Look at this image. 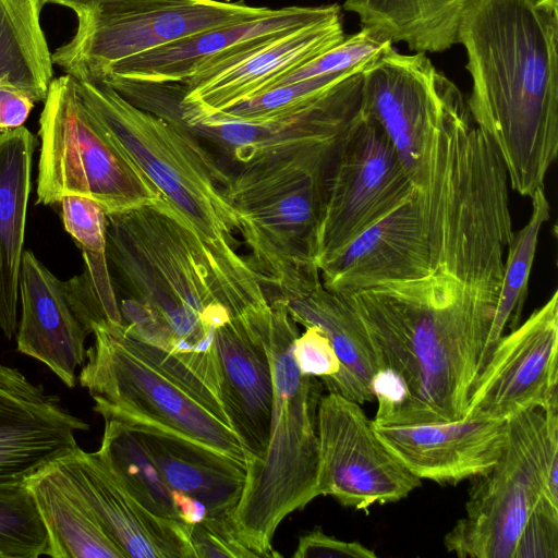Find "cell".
<instances>
[{"mask_svg": "<svg viewBox=\"0 0 558 558\" xmlns=\"http://www.w3.org/2000/svg\"><path fill=\"white\" fill-rule=\"evenodd\" d=\"M373 349L376 425L464 417L487 360L498 294L436 270L414 281L340 294Z\"/></svg>", "mask_w": 558, "mask_h": 558, "instance_id": "1", "label": "cell"}, {"mask_svg": "<svg viewBox=\"0 0 558 558\" xmlns=\"http://www.w3.org/2000/svg\"><path fill=\"white\" fill-rule=\"evenodd\" d=\"M472 80L468 107L509 186L531 197L558 155V8L474 0L458 34Z\"/></svg>", "mask_w": 558, "mask_h": 558, "instance_id": "2", "label": "cell"}, {"mask_svg": "<svg viewBox=\"0 0 558 558\" xmlns=\"http://www.w3.org/2000/svg\"><path fill=\"white\" fill-rule=\"evenodd\" d=\"M76 83L84 104L117 150L196 234L218 278L242 282L255 276L254 267L239 253L238 216L226 194L231 177L214 161L201 138L189 128L134 105L102 78Z\"/></svg>", "mask_w": 558, "mask_h": 558, "instance_id": "3", "label": "cell"}, {"mask_svg": "<svg viewBox=\"0 0 558 558\" xmlns=\"http://www.w3.org/2000/svg\"><path fill=\"white\" fill-rule=\"evenodd\" d=\"M470 481L464 515L444 537L449 553L558 557V409L510 417L500 458Z\"/></svg>", "mask_w": 558, "mask_h": 558, "instance_id": "4", "label": "cell"}, {"mask_svg": "<svg viewBox=\"0 0 558 558\" xmlns=\"http://www.w3.org/2000/svg\"><path fill=\"white\" fill-rule=\"evenodd\" d=\"M270 306L260 326L274 384L268 440L264 454L246 465L233 512L240 538L257 558L280 557L272 548L279 524L319 496L317 414L324 386L301 374L293 360L296 323L282 303Z\"/></svg>", "mask_w": 558, "mask_h": 558, "instance_id": "5", "label": "cell"}, {"mask_svg": "<svg viewBox=\"0 0 558 558\" xmlns=\"http://www.w3.org/2000/svg\"><path fill=\"white\" fill-rule=\"evenodd\" d=\"M107 216V260L122 288L196 348L232 315L213 262L165 199Z\"/></svg>", "mask_w": 558, "mask_h": 558, "instance_id": "6", "label": "cell"}, {"mask_svg": "<svg viewBox=\"0 0 558 558\" xmlns=\"http://www.w3.org/2000/svg\"><path fill=\"white\" fill-rule=\"evenodd\" d=\"M336 149L266 156L230 178L226 194L268 299L291 295L320 277L315 241Z\"/></svg>", "mask_w": 558, "mask_h": 558, "instance_id": "7", "label": "cell"}, {"mask_svg": "<svg viewBox=\"0 0 558 558\" xmlns=\"http://www.w3.org/2000/svg\"><path fill=\"white\" fill-rule=\"evenodd\" d=\"M78 381L105 420L155 425L245 465L251 460L230 425L198 395L149 357L122 323L92 327Z\"/></svg>", "mask_w": 558, "mask_h": 558, "instance_id": "8", "label": "cell"}, {"mask_svg": "<svg viewBox=\"0 0 558 558\" xmlns=\"http://www.w3.org/2000/svg\"><path fill=\"white\" fill-rule=\"evenodd\" d=\"M44 101L37 205L77 195L95 201L109 214L163 198L110 142L72 75L52 78Z\"/></svg>", "mask_w": 558, "mask_h": 558, "instance_id": "9", "label": "cell"}, {"mask_svg": "<svg viewBox=\"0 0 558 558\" xmlns=\"http://www.w3.org/2000/svg\"><path fill=\"white\" fill-rule=\"evenodd\" d=\"M272 10L222 0H174L134 8L84 7L74 11L77 28L73 38L51 59L76 80L100 78L119 61Z\"/></svg>", "mask_w": 558, "mask_h": 558, "instance_id": "10", "label": "cell"}, {"mask_svg": "<svg viewBox=\"0 0 558 558\" xmlns=\"http://www.w3.org/2000/svg\"><path fill=\"white\" fill-rule=\"evenodd\" d=\"M415 189L385 132L360 109L327 168L315 241L317 267L405 202Z\"/></svg>", "mask_w": 558, "mask_h": 558, "instance_id": "11", "label": "cell"}, {"mask_svg": "<svg viewBox=\"0 0 558 558\" xmlns=\"http://www.w3.org/2000/svg\"><path fill=\"white\" fill-rule=\"evenodd\" d=\"M318 494L367 511L407 498L422 485L381 442L361 404L323 395L317 414Z\"/></svg>", "mask_w": 558, "mask_h": 558, "instance_id": "12", "label": "cell"}, {"mask_svg": "<svg viewBox=\"0 0 558 558\" xmlns=\"http://www.w3.org/2000/svg\"><path fill=\"white\" fill-rule=\"evenodd\" d=\"M362 77L361 113L381 128L420 187L434 129L461 90L426 53L404 54L393 48Z\"/></svg>", "mask_w": 558, "mask_h": 558, "instance_id": "13", "label": "cell"}, {"mask_svg": "<svg viewBox=\"0 0 558 558\" xmlns=\"http://www.w3.org/2000/svg\"><path fill=\"white\" fill-rule=\"evenodd\" d=\"M558 409V291L497 341L472 389L464 417L508 421Z\"/></svg>", "mask_w": 558, "mask_h": 558, "instance_id": "14", "label": "cell"}, {"mask_svg": "<svg viewBox=\"0 0 558 558\" xmlns=\"http://www.w3.org/2000/svg\"><path fill=\"white\" fill-rule=\"evenodd\" d=\"M341 11L279 34L247 54L182 83L169 118L190 124L253 98L344 39Z\"/></svg>", "mask_w": 558, "mask_h": 558, "instance_id": "15", "label": "cell"}, {"mask_svg": "<svg viewBox=\"0 0 558 558\" xmlns=\"http://www.w3.org/2000/svg\"><path fill=\"white\" fill-rule=\"evenodd\" d=\"M341 10L337 3L274 9L269 14L201 32L113 63L100 78L143 85L184 83L259 41Z\"/></svg>", "mask_w": 558, "mask_h": 558, "instance_id": "16", "label": "cell"}, {"mask_svg": "<svg viewBox=\"0 0 558 558\" xmlns=\"http://www.w3.org/2000/svg\"><path fill=\"white\" fill-rule=\"evenodd\" d=\"M88 424L19 369L0 364V488L25 482L73 452Z\"/></svg>", "mask_w": 558, "mask_h": 558, "instance_id": "17", "label": "cell"}, {"mask_svg": "<svg viewBox=\"0 0 558 558\" xmlns=\"http://www.w3.org/2000/svg\"><path fill=\"white\" fill-rule=\"evenodd\" d=\"M319 270L323 286L338 294L429 276V243L416 189Z\"/></svg>", "mask_w": 558, "mask_h": 558, "instance_id": "18", "label": "cell"}, {"mask_svg": "<svg viewBox=\"0 0 558 558\" xmlns=\"http://www.w3.org/2000/svg\"><path fill=\"white\" fill-rule=\"evenodd\" d=\"M389 451L416 477L457 485L489 470L508 439V421L463 417L408 426L374 424Z\"/></svg>", "mask_w": 558, "mask_h": 558, "instance_id": "19", "label": "cell"}, {"mask_svg": "<svg viewBox=\"0 0 558 558\" xmlns=\"http://www.w3.org/2000/svg\"><path fill=\"white\" fill-rule=\"evenodd\" d=\"M270 310L232 317L214 338L222 408L251 460L264 454L272 412L271 367L260 335Z\"/></svg>", "mask_w": 558, "mask_h": 558, "instance_id": "20", "label": "cell"}, {"mask_svg": "<svg viewBox=\"0 0 558 558\" xmlns=\"http://www.w3.org/2000/svg\"><path fill=\"white\" fill-rule=\"evenodd\" d=\"M58 463L126 558H195L184 523L147 511L96 451L77 447Z\"/></svg>", "mask_w": 558, "mask_h": 558, "instance_id": "21", "label": "cell"}, {"mask_svg": "<svg viewBox=\"0 0 558 558\" xmlns=\"http://www.w3.org/2000/svg\"><path fill=\"white\" fill-rule=\"evenodd\" d=\"M17 350L44 363L69 388L86 359L88 335L69 302L64 281L32 251H24L19 280Z\"/></svg>", "mask_w": 558, "mask_h": 558, "instance_id": "22", "label": "cell"}, {"mask_svg": "<svg viewBox=\"0 0 558 558\" xmlns=\"http://www.w3.org/2000/svg\"><path fill=\"white\" fill-rule=\"evenodd\" d=\"M171 490L205 504L208 514L234 512L246 465L171 430L145 423H125Z\"/></svg>", "mask_w": 558, "mask_h": 558, "instance_id": "23", "label": "cell"}, {"mask_svg": "<svg viewBox=\"0 0 558 558\" xmlns=\"http://www.w3.org/2000/svg\"><path fill=\"white\" fill-rule=\"evenodd\" d=\"M36 138L25 126L0 133V330H17L19 280Z\"/></svg>", "mask_w": 558, "mask_h": 558, "instance_id": "24", "label": "cell"}, {"mask_svg": "<svg viewBox=\"0 0 558 558\" xmlns=\"http://www.w3.org/2000/svg\"><path fill=\"white\" fill-rule=\"evenodd\" d=\"M280 303L295 323L317 327L329 338L341 366L335 376L320 380L327 391L361 405L375 401L372 383L377 366L373 349L360 319L345 300L328 291L322 282Z\"/></svg>", "mask_w": 558, "mask_h": 558, "instance_id": "25", "label": "cell"}, {"mask_svg": "<svg viewBox=\"0 0 558 558\" xmlns=\"http://www.w3.org/2000/svg\"><path fill=\"white\" fill-rule=\"evenodd\" d=\"M48 534L52 558H126L80 496L58 460L25 482Z\"/></svg>", "mask_w": 558, "mask_h": 558, "instance_id": "26", "label": "cell"}, {"mask_svg": "<svg viewBox=\"0 0 558 558\" xmlns=\"http://www.w3.org/2000/svg\"><path fill=\"white\" fill-rule=\"evenodd\" d=\"M474 0H345L363 26L414 52H442L458 44L462 19Z\"/></svg>", "mask_w": 558, "mask_h": 558, "instance_id": "27", "label": "cell"}, {"mask_svg": "<svg viewBox=\"0 0 558 558\" xmlns=\"http://www.w3.org/2000/svg\"><path fill=\"white\" fill-rule=\"evenodd\" d=\"M41 0H0V85L46 98L52 59L40 25Z\"/></svg>", "mask_w": 558, "mask_h": 558, "instance_id": "28", "label": "cell"}, {"mask_svg": "<svg viewBox=\"0 0 558 558\" xmlns=\"http://www.w3.org/2000/svg\"><path fill=\"white\" fill-rule=\"evenodd\" d=\"M96 452L126 492L147 511L160 518L180 520L172 500V490L124 422L105 420L101 442Z\"/></svg>", "mask_w": 558, "mask_h": 558, "instance_id": "29", "label": "cell"}, {"mask_svg": "<svg viewBox=\"0 0 558 558\" xmlns=\"http://www.w3.org/2000/svg\"><path fill=\"white\" fill-rule=\"evenodd\" d=\"M531 201L532 213L526 225L513 233L507 246L501 288L487 342V357L506 329L511 330L520 324L538 238L550 218V205L544 186L532 194Z\"/></svg>", "mask_w": 558, "mask_h": 558, "instance_id": "30", "label": "cell"}, {"mask_svg": "<svg viewBox=\"0 0 558 558\" xmlns=\"http://www.w3.org/2000/svg\"><path fill=\"white\" fill-rule=\"evenodd\" d=\"M45 524L25 484L0 488V558L47 556Z\"/></svg>", "mask_w": 558, "mask_h": 558, "instance_id": "31", "label": "cell"}, {"mask_svg": "<svg viewBox=\"0 0 558 558\" xmlns=\"http://www.w3.org/2000/svg\"><path fill=\"white\" fill-rule=\"evenodd\" d=\"M392 44L384 33L362 26L357 33L284 75L272 88L320 75L362 72L392 49Z\"/></svg>", "mask_w": 558, "mask_h": 558, "instance_id": "32", "label": "cell"}, {"mask_svg": "<svg viewBox=\"0 0 558 558\" xmlns=\"http://www.w3.org/2000/svg\"><path fill=\"white\" fill-rule=\"evenodd\" d=\"M184 530L195 558H257L240 538L233 512L207 514Z\"/></svg>", "mask_w": 558, "mask_h": 558, "instance_id": "33", "label": "cell"}, {"mask_svg": "<svg viewBox=\"0 0 558 558\" xmlns=\"http://www.w3.org/2000/svg\"><path fill=\"white\" fill-rule=\"evenodd\" d=\"M61 216L82 252L106 253L107 216L95 201L77 195L62 198Z\"/></svg>", "mask_w": 558, "mask_h": 558, "instance_id": "34", "label": "cell"}, {"mask_svg": "<svg viewBox=\"0 0 558 558\" xmlns=\"http://www.w3.org/2000/svg\"><path fill=\"white\" fill-rule=\"evenodd\" d=\"M293 360L306 376L324 380L340 371V360L329 338L317 327H305L292 344Z\"/></svg>", "mask_w": 558, "mask_h": 558, "instance_id": "35", "label": "cell"}, {"mask_svg": "<svg viewBox=\"0 0 558 558\" xmlns=\"http://www.w3.org/2000/svg\"><path fill=\"white\" fill-rule=\"evenodd\" d=\"M377 555L357 541H342L326 534L320 526L303 534L294 558H375Z\"/></svg>", "mask_w": 558, "mask_h": 558, "instance_id": "36", "label": "cell"}, {"mask_svg": "<svg viewBox=\"0 0 558 558\" xmlns=\"http://www.w3.org/2000/svg\"><path fill=\"white\" fill-rule=\"evenodd\" d=\"M34 107V101L14 88L0 85V131L22 126Z\"/></svg>", "mask_w": 558, "mask_h": 558, "instance_id": "37", "label": "cell"}, {"mask_svg": "<svg viewBox=\"0 0 558 558\" xmlns=\"http://www.w3.org/2000/svg\"><path fill=\"white\" fill-rule=\"evenodd\" d=\"M172 500L178 518L184 523H198L208 514L204 502L181 492L172 490Z\"/></svg>", "mask_w": 558, "mask_h": 558, "instance_id": "38", "label": "cell"}, {"mask_svg": "<svg viewBox=\"0 0 558 558\" xmlns=\"http://www.w3.org/2000/svg\"><path fill=\"white\" fill-rule=\"evenodd\" d=\"M43 3H56L70 8L73 11L84 7H113V8H134L145 7L156 3L169 2L174 0H41Z\"/></svg>", "mask_w": 558, "mask_h": 558, "instance_id": "39", "label": "cell"}, {"mask_svg": "<svg viewBox=\"0 0 558 558\" xmlns=\"http://www.w3.org/2000/svg\"><path fill=\"white\" fill-rule=\"evenodd\" d=\"M544 2L558 8V0H543Z\"/></svg>", "mask_w": 558, "mask_h": 558, "instance_id": "40", "label": "cell"}]
</instances>
